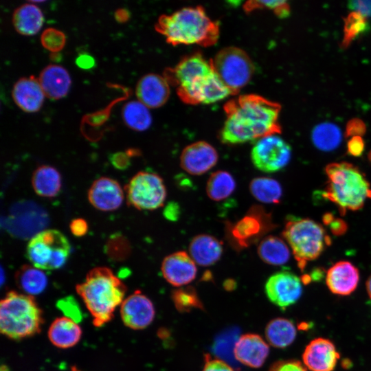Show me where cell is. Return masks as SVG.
Returning a JSON list of instances; mask_svg holds the SVG:
<instances>
[{
  "label": "cell",
  "instance_id": "obj_25",
  "mask_svg": "<svg viewBox=\"0 0 371 371\" xmlns=\"http://www.w3.org/2000/svg\"><path fill=\"white\" fill-rule=\"evenodd\" d=\"M223 243L209 234L194 236L189 245V254L196 264L207 267L215 264L223 254Z\"/></svg>",
  "mask_w": 371,
  "mask_h": 371
},
{
  "label": "cell",
  "instance_id": "obj_34",
  "mask_svg": "<svg viewBox=\"0 0 371 371\" xmlns=\"http://www.w3.org/2000/svg\"><path fill=\"white\" fill-rule=\"evenodd\" d=\"M249 188L256 200L265 203H278L282 195L280 184L269 177H260L253 179Z\"/></svg>",
  "mask_w": 371,
  "mask_h": 371
},
{
  "label": "cell",
  "instance_id": "obj_4",
  "mask_svg": "<svg viewBox=\"0 0 371 371\" xmlns=\"http://www.w3.org/2000/svg\"><path fill=\"white\" fill-rule=\"evenodd\" d=\"M326 172L328 184L325 196L339 207L342 214L361 209L366 200L371 198L369 182L352 164L332 163L326 167Z\"/></svg>",
  "mask_w": 371,
  "mask_h": 371
},
{
  "label": "cell",
  "instance_id": "obj_26",
  "mask_svg": "<svg viewBox=\"0 0 371 371\" xmlns=\"http://www.w3.org/2000/svg\"><path fill=\"white\" fill-rule=\"evenodd\" d=\"M81 336L82 330L78 323L65 316L56 318L48 330L50 341L60 348H68L75 346Z\"/></svg>",
  "mask_w": 371,
  "mask_h": 371
},
{
  "label": "cell",
  "instance_id": "obj_48",
  "mask_svg": "<svg viewBox=\"0 0 371 371\" xmlns=\"http://www.w3.org/2000/svg\"><path fill=\"white\" fill-rule=\"evenodd\" d=\"M77 66L83 69H89L94 67L95 60L93 56L87 54H80L76 59Z\"/></svg>",
  "mask_w": 371,
  "mask_h": 371
},
{
  "label": "cell",
  "instance_id": "obj_20",
  "mask_svg": "<svg viewBox=\"0 0 371 371\" xmlns=\"http://www.w3.org/2000/svg\"><path fill=\"white\" fill-rule=\"evenodd\" d=\"M269 352L268 344L258 335L245 334L239 337L234 347L236 360L250 368L262 366Z\"/></svg>",
  "mask_w": 371,
  "mask_h": 371
},
{
  "label": "cell",
  "instance_id": "obj_50",
  "mask_svg": "<svg viewBox=\"0 0 371 371\" xmlns=\"http://www.w3.org/2000/svg\"><path fill=\"white\" fill-rule=\"evenodd\" d=\"M164 214L169 220H176L179 215V209L176 203H169L165 208Z\"/></svg>",
  "mask_w": 371,
  "mask_h": 371
},
{
  "label": "cell",
  "instance_id": "obj_23",
  "mask_svg": "<svg viewBox=\"0 0 371 371\" xmlns=\"http://www.w3.org/2000/svg\"><path fill=\"white\" fill-rule=\"evenodd\" d=\"M12 96L15 104L23 111L34 113L43 104L45 94L38 79L34 76L21 78L14 85Z\"/></svg>",
  "mask_w": 371,
  "mask_h": 371
},
{
  "label": "cell",
  "instance_id": "obj_30",
  "mask_svg": "<svg viewBox=\"0 0 371 371\" xmlns=\"http://www.w3.org/2000/svg\"><path fill=\"white\" fill-rule=\"evenodd\" d=\"M16 283L25 294L33 296L40 294L47 285L45 273L40 269L29 265H23L16 273Z\"/></svg>",
  "mask_w": 371,
  "mask_h": 371
},
{
  "label": "cell",
  "instance_id": "obj_45",
  "mask_svg": "<svg viewBox=\"0 0 371 371\" xmlns=\"http://www.w3.org/2000/svg\"><path fill=\"white\" fill-rule=\"evenodd\" d=\"M348 7L366 17L371 16V1H350L348 3Z\"/></svg>",
  "mask_w": 371,
  "mask_h": 371
},
{
  "label": "cell",
  "instance_id": "obj_15",
  "mask_svg": "<svg viewBox=\"0 0 371 371\" xmlns=\"http://www.w3.org/2000/svg\"><path fill=\"white\" fill-rule=\"evenodd\" d=\"M218 159L216 150L205 141L187 146L181 152L180 165L192 175H201L212 168Z\"/></svg>",
  "mask_w": 371,
  "mask_h": 371
},
{
  "label": "cell",
  "instance_id": "obj_53",
  "mask_svg": "<svg viewBox=\"0 0 371 371\" xmlns=\"http://www.w3.org/2000/svg\"><path fill=\"white\" fill-rule=\"evenodd\" d=\"M366 289L368 294L371 299V276L368 278L367 282H366Z\"/></svg>",
  "mask_w": 371,
  "mask_h": 371
},
{
  "label": "cell",
  "instance_id": "obj_21",
  "mask_svg": "<svg viewBox=\"0 0 371 371\" xmlns=\"http://www.w3.org/2000/svg\"><path fill=\"white\" fill-rule=\"evenodd\" d=\"M170 84L164 76L148 74L138 81L135 93L139 101L148 108H158L169 98Z\"/></svg>",
  "mask_w": 371,
  "mask_h": 371
},
{
  "label": "cell",
  "instance_id": "obj_14",
  "mask_svg": "<svg viewBox=\"0 0 371 371\" xmlns=\"http://www.w3.org/2000/svg\"><path fill=\"white\" fill-rule=\"evenodd\" d=\"M155 308L151 300L139 291L124 300L120 305V315L128 328L139 330L146 328L153 321Z\"/></svg>",
  "mask_w": 371,
  "mask_h": 371
},
{
  "label": "cell",
  "instance_id": "obj_17",
  "mask_svg": "<svg viewBox=\"0 0 371 371\" xmlns=\"http://www.w3.org/2000/svg\"><path fill=\"white\" fill-rule=\"evenodd\" d=\"M271 226L268 214L257 207L250 210L247 215L232 227L231 236L239 247H247L258 239Z\"/></svg>",
  "mask_w": 371,
  "mask_h": 371
},
{
  "label": "cell",
  "instance_id": "obj_19",
  "mask_svg": "<svg viewBox=\"0 0 371 371\" xmlns=\"http://www.w3.org/2000/svg\"><path fill=\"white\" fill-rule=\"evenodd\" d=\"M88 199L98 210L113 211L121 206L124 200V192L117 181L102 177L96 179L91 186Z\"/></svg>",
  "mask_w": 371,
  "mask_h": 371
},
{
  "label": "cell",
  "instance_id": "obj_18",
  "mask_svg": "<svg viewBox=\"0 0 371 371\" xmlns=\"http://www.w3.org/2000/svg\"><path fill=\"white\" fill-rule=\"evenodd\" d=\"M161 269L165 280L175 286L191 282L197 271L195 262L184 251L172 253L164 258Z\"/></svg>",
  "mask_w": 371,
  "mask_h": 371
},
{
  "label": "cell",
  "instance_id": "obj_32",
  "mask_svg": "<svg viewBox=\"0 0 371 371\" xmlns=\"http://www.w3.org/2000/svg\"><path fill=\"white\" fill-rule=\"evenodd\" d=\"M122 117L126 125L136 131L147 130L152 123L149 108L139 100L126 103L122 110Z\"/></svg>",
  "mask_w": 371,
  "mask_h": 371
},
{
  "label": "cell",
  "instance_id": "obj_10",
  "mask_svg": "<svg viewBox=\"0 0 371 371\" xmlns=\"http://www.w3.org/2000/svg\"><path fill=\"white\" fill-rule=\"evenodd\" d=\"M289 145L276 134L258 139L251 150L254 166L265 172H274L285 167L291 159Z\"/></svg>",
  "mask_w": 371,
  "mask_h": 371
},
{
  "label": "cell",
  "instance_id": "obj_16",
  "mask_svg": "<svg viewBox=\"0 0 371 371\" xmlns=\"http://www.w3.org/2000/svg\"><path fill=\"white\" fill-rule=\"evenodd\" d=\"M339 357L334 344L322 337L311 341L302 354L303 364L309 371H333Z\"/></svg>",
  "mask_w": 371,
  "mask_h": 371
},
{
  "label": "cell",
  "instance_id": "obj_37",
  "mask_svg": "<svg viewBox=\"0 0 371 371\" xmlns=\"http://www.w3.org/2000/svg\"><path fill=\"white\" fill-rule=\"evenodd\" d=\"M171 297L176 308L179 312H190L194 308L203 309V304L196 291L190 286L173 291Z\"/></svg>",
  "mask_w": 371,
  "mask_h": 371
},
{
  "label": "cell",
  "instance_id": "obj_52",
  "mask_svg": "<svg viewBox=\"0 0 371 371\" xmlns=\"http://www.w3.org/2000/svg\"><path fill=\"white\" fill-rule=\"evenodd\" d=\"M322 220L325 225H329L334 220V216L331 213H326L323 216Z\"/></svg>",
  "mask_w": 371,
  "mask_h": 371
},
{
  "label": "cell",
  "instance_id": "obj_39",
  "mask_svg": "<svg viewBox=\"0 0 371 371\" xmlns=\"http://www.w3.org/2000/svg\"><path fill=\"white\" fill-rule=\"evenodd\" d=\"M42 45L52 53H58L64 47L66 42L65 34L53 27L45 29L41 36Z\"/></svg>",
  "mask_w": 371,
  "mask_h": 371
},
{
  "label": "cell",
  "instance_id": "obj_3",
  "mask_svg": "<svg viewBox=\"0 0 371 371\" xmlns=\"http://www.w3.org/2000/svg\"><path fill=\"white\" fill-rule=\"evenodd\" d=\"M126 291L124 284L111 269L105 267L91 269L85 281L76 286V291L97 327L103 326L113 318L115 308L124 300Z\"/></svg>",
  "mask_w": 371,
  "mask_h": 371
},
{
  "label": "cell",
  "instance_id": "obj_38",
  "mask_svg": "<svg viewBox=\"0 0 371 371\" xmlns=\"http://www.w3.org/2000/svg\"><path fill=\"white\" fill-rule=\"evenodd\" d=\"M258 8L272 10L280 18L287 17L290 14V7L286 1H249L244 5L247 12Z\"/></svg>",
  "mask_w": 371,
  "mask_h": 371
},
{
  "label": "cell",
  "instance_id": "obj_41",
  "mask_svg": "<svg viewBox=\"0 0 371 371\" xmlns=\"http://www.w3.org/2000/svg\"><path fill=\"white\" fill-rule=\"evenodd\" d=\"M269 371H309L303 363L296 360H281L274 363Z\"/></svg>",
  "mask_w": 371,
  "mask_h": 371
},
{
  "label": "cell",
  "instance_id": "obj_42",
  "mask_svg": "<svg viewBox=\"0 0 371 371\" xmlns=\"http://www.w3.org/2000/svg\"><path fill=\"white\" fill-rule=\"evenodd\" d=\"M203 371H236L224 361L205 355Z\"/></svg>",
  "mask_w": 371,
  "mask_h": 371
},
{
  "label": "cell",
  "instance_id": "obj_35",
  "mask_svg": "<svg viewBox=\"0 0 371 371\" xmlns=\"http://www.w3.org/2000/svg\"><path fill=\"white\" fill-rule=\"evenodd\" d=\"M236 188L233 176L225 170H218L209 177L206 184V193L208 197L220 201L229 197Z\"/></svg>",
  "mask_w": 371,
  "mask_h": 371
},
{
  "label": "cell",
  "instance_id": "obj_29",
  "mask_svg": "<svg viewBox=\"0 0 371 371\" xmlns=\"http://www.w3.org/2000/svg\"><path fill=\"white\" fill-rule=\"evenodd\" d=\"M297 329L291 320L278 317L271 320L265 328V337L268 342L276 348H283L295 340Z\"/></svg>",
  "mask_w": 371,
  "mask_h": 371
},
{
  "label": "cell",
  "instance_id": "obj_2",
  "mask_svg": "<svg viewBox=\"0 0 371 371\" xmlns=\"http://www.w3.org/2000/svg\"><path fill=\"white\" fill-rule=\"evenodd\" d=\"M156 30L173 45H214L219 37V25L201 6L183 8L159 17Z\"/></svg>",
  "mask_w": 371,
  "mask_h": 371
},
{
  "label": "cell",
  "instance_id": "obj_12",
  "mask_svg": "<svg viewBox=\"0 0 371 371\" xmlns=\"http://www.w3.org/2000/svg\"><path fill=\"white\" fill-rule=\"evenodd\" d=\"M214 71L211 60L196 53L184 57L174 67L164 74L169 84L177 89L186 87Z\"/></svg>",
  "mask_w": 371,
  "mask_h": 371
},
{
  "label": "cell",
  "instance_id": "obj_22",
  "mask_svg": "<svg viewBox=\"0 0 371 371\" xmlns=\"http://www.w3.org/2000/svg\"><path fill=\"white\" fill-rule=\"evenodd\" d=\"M359 280L358 269L350 262L340 261L327 271L326 282L334 294L348 295L357 288Z\"/></svg>",
  "mask_w": 371,
  "mask_h": 371
},
{
  "label": "cell",
  "instance_id": "obj_9",
  "mask_svg": "<svg viewBox=\"0 0 371 371\" xmlns=\"http://www.w3.org/2000/svg\"><path fill=\"white\" fill-rule=\"evenodd\" d=\"M127 201L137 210H154L164 205L166 188L158 175L141 171L125 186Z\"/></svg>",
  "mask_w": 371,
  "mask_h": 371
},
{
  "label": "cell",
  "instance_id": "obj_27",
  "mask_svg": "<svg viewBox=\"0 0 371 371\" xmlns=\"http://www.w3.org/2000/svg\"><path fill=\"white\" fill-rule=\"evenodd\" d=\"M44 21L41 10L35 4L25 3L18 7L12 15V23L16 31L25 36L36 34Z\"/></svg>",
  "mask_w": 371,
  "mask_h": 371
},
{
  "label": "cell",
  "instance_id": "obj_44",
  "mask_svg": "<svg viewBox=\"0 0 371 371\" xmlns=\"http://www.w3.org/2000/svg\"><path fill=\"white\" fill-rule=\"evenodd\" d=\"M364 150V142L361 136L352 137L347 144L348 153L354 157H359Z\"/></svg>",
  "mask_w": 371,
  "mask_h": 371
},
{
  "label": "cell",
  "instance_id": "obj_46",
  "mask_svg": "<svg viewBox=\"0 0 371 371\" xmlns=\"http://www.w3.org/2000/svg\"><path fill=\"white\" fill-rule=\"evenodd\" d=\"M110 161L119 170H125L130 166L129 155L127 153H116L110 156Z\"/></svg>",
  "mask_w": 371,
  "mask_h": 371
},
{
  "label": "cell",
  "instance_id": "obj_40",
  "mask_svg": "<svg viewBox=\"0 0 371 371\" xmlns=\"http://www.w3.org/2000/svg\"><path fill=\"white\" fill-rule=\"evenodd\" d=\"M59 308L67 317L77 323L81 319V313L75 300L71 297H65L58 302Z\"/></svg>",
  "mask_w": 371,
  "mask_h": 371
},
{
  "label": "cell",
  "instance_id": "obj_11",
  "mask_svg": "<svg viewBox=\"0 0 371 371\" xmlns=\"http://www.w3.org/2000/svg\"><path fill=\"white\" fill-rule=\"evenodd\" d=\"M180 99L189 104H212L234 94L214 71L193 84L177 89Z\"/></svg>",
  "mask_w": 371,
  "mask_h": 371
},
{
  "label": "cell",
  "instance_id": "obj_13",
  "mask_svg": "<svg viewBox=\"0 0 371 371\" xmlns=\"http://www.w3.org/2000/svg\"><path fill=\"white\" fill-rule=\"evenodd\" d=\"M265 293L273 304L280 308L295 303L302 293L300 279L289 271H280L269 278L265 284Z\"/></svg>",
  "mask_w": 371,
  "mask_h": 371
},
{
  "label": "cell",
  "instance_id": "obj_8",
  "mask_svg": "<svg viewBox=\"0 0 371 371\" xmlns=\"http://www.w3.org/2000/svg\"><path fill=\"white\" fill-rule=\"evenodd\" d=\"M211 63L214 71L234 93L249 82L254 71L248 54L236 47L222 49Z\"/></svg>",
  "mask_w": 371,
  "mask_h": 371
},
{
  "label": "cell",
  "instance_id": "obj_24",
  "mask_svg": "<svg viewBox=\"0 0 371 371\" xmlns=\"http://www.w3.org/2000/svg\"><path fill=\"white\" fill-rule=\"evenodd\" d=\"M38 80L45 95L51 100L64 98L68 93L71 80L63 67L49 65L41 72Z\"/></svg>",
  "mask_w": 371,
  "mask_h": 371
},
{
  "label": "cell",
  "instance_id": "obj_7",
  "mask_svg": "<svg viewBox=\"0 0 371 371\" xmlns=\"http://www.w3.org/2000/svg\"><path fill=\"white\" fill-rule=\"evenodd\" d=\"M70 253L65 236L56 229L36 234L27 246V256L33 266L40 269L54 270L62 267Z\"/></svg>",
  "mask_w": 371,
  "mask_h": 371
},
{
  "label": "cell",
  "instance_id": "obj_33",
  "mask_svg": "<svg viewBox=\"0 0 371 371\" xmlns=\"http://www.w3.org/2000/svg\"><path fill=\"white\" fill-rule=\"evenodd\" d=\"M311 139L315 146L322 151L336 149L342 139L340 128L331 122H322L314 127Z\"/></svg>",
  "mask_w": 371,
  "mask_h": 371
},
{
  "label": "cell",
  "instance_id": "obj_6",
  "mask_svg": "<svg viewBox=\"0 0 371 371\" xmlns=\"http://www.w3.org/2000/svg\"><path fill=\"white\" fill-rule=\"evenodd\" d=\"M282 234L291 247L301 270H304L307 261L318 258L324 245H329L330 242L323 227L310 219L289 221Z\"/></svg>",
  "mask_w": 371,
  "mask_h": 371
},
{
  "label": "cell",
  "instance_id": "obj_49",
  "mask_svg": "<svg viewBox=\"0 0 371 371\" xmlns=\"http://www.w3.org/2000/svg\"><path fill=\"white\" fill-rule=\"evenodd\" d=\"M329 226L331 232L336 236H341L347 230L346 223L340 218H334Z\"/></svg>",
  "mask_w": 371,
  "mask_h": 371
},
{
  "label": "cell",
  "instance_id": "obj_28",
  "mask_svg": "<svg viewBox=\"0 0 371 371\" xmlns=\"http://www.w3.org/2000/svg\"><path fill=\"white\" fill-rule=\"evenodd\" d=\"M32 184L34 192L47 198L56 196L61 188V177L59 172L52 166L43 165L33 173Z\"/></svg>",
  "mask_w": 371,
  "mask_h": 371
},
{
  "label": "cell",
  "instance_id": "obj_51",
  "mask_svg": "<svg viewBox=\"0 0 371 371\" xmlns=\"http://www.w3.org/2000/svg\"><path fill=\"white\" fill-rule=\"evenodd\" d=\"M130 17L129 12L124 8L118 9L115 12V20L120 23H124L128 20Z\"/></svg>",
  "mask_w": 371,
  "mask_h": 371
},
{
  "label": "cell",
  "instance_id": "obj_31",
  "mask_svg": "<svg viewBox=\"0 0 371 371\" xmlns=\"http://www.w3.org/2000/svg\"><path fill=\"white\" fill-rule=\"evenodd\" d=\"M258 254L267 264L281 265L288 262L290 251L286 244L281 238L268 236L259 243Z\"/></svg>",
  "mask_w": 371,
  "mask_h": 371
},
{
  "label": "cell",
  "instance_id": "obj_43",
  "mask_svg": "<svg viewBox=\"0 0 371 371\" xmlns=\"http://www.w3.org/2000/svg\"><path fill=\"white\" fill-rule=\"evenodd\" d=\"M366 131V126L364 122L359 118H352L348 122L346 127V136L355 137L364 135Z\"/></svg>",
  "mask_w": 371,
  "mask_h": 371
},
{
  "label": "cell",
  "instance_id": "obj_36",
  "mask_svg": "<svg viewBox=\"0 0 371 371\" xmlns=\"http://www.w3.org/2000/svg\"><path fill=\"white\" fill-rule=\"evenodd\" d=\"M344 20V36L341 47L342 49H346L356 38L368 30L369 23L367 17L355 11L349 13Z\"/></svg>",
  "mask_w": 371,
  "mask_h": 371
},
{
  "label": "cell",
  "instance_id": "obj_54",
  "mask_svg": "<svg viewBox=\"0 0 371 371\" xmlns=\"http://www.w3.org/2000/svg\"><path fill=\"white\" fill-rule=\"evenodd\" d=\"M368 159L371 161V151L368 154Z\"/></svg>",
  "mask_w": 371,
  "mask_h": 371
},
{
  "label": "cell",
  "instance_id": "obj_1",
  "mask_svg": "<svg viewBox=\"0 0 371 371\" xmlns=\"http://www.w3.org/2000/svg\"><path fill=\"white\" fill-rule=\"evenodd\" d=\"M278 103L256 94L238 96L228 101L226 119L220 132L221 141L238 144L281 133Z\"/></svg>",
  "mask_w": 371,
  "mask_h": 371
},
{
  "label": "cell",
  "instance_id": "obj_5",
  "mask_svg": "<svg viewBox=\"0 0 371 371\" xmlns=\"http://www.w3.org/2000/svg\"><path fill=\"white\" fill-rule=\"evenodd\" d=\"M43 313L33 296L14 291L0 303V330L10 339L19 340L38 333Z\"/></svg>",
  "mask_w": 371,
  "mask_h": 371
},
{
  "label": "cell",
  "instance_id": "obj_47",
  "mask_svg": "<svg viewBox=\"0 0 371 371\" xmlns=\"http://www.w3.org/2000/svg\"><path fill=\"white\" fill-rule=\"evenodd\" d=\"M71 233L78 237L85 235L88 231V224L82 218H76L71 221L69 225Z\"/></svg>",
  "mask_w": 371,
  "mask_h": 371
}]
</instances>
